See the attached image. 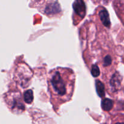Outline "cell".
<instances>
[{"label": "cell", "mask_w": 124, "mask_h": 124, "mask_svg": "<svg viewBox=\"0 0 124 124\" xmlns=\"http://www.w3.org/2000/svg\"><path fill=\"white\" fill-rule=\"evenodd\" d=\"M51 102L55 110L70 101L75 90V75L69 68L58 67L50 71L47 78Z\"/></svg>", "instance_id": "6da1fadb"}, {"label": "cell", "mask_w": 124, "mask_h": 124, "mask_svg": "<svg viewBox=\"0 0 124 124\" xmlns=\"http://www.w3.org/2000/svg\"><path fill=\"white\" fill-rule=\"evenodd\" d=\"M6 102L12 113L19 115L25 111V105L19 92H9L5 97Z\"/></svg>", "instance_id": "7a4b0ae2"}, {"label": "cell", "mask_w": 124, "mask_h": 124, "mask_svg": "<svg viewBox=\"0 0 124 124\" xmlns=\"http://www.w3.org/2000/svg\"><path fill=\"white\" fill-rule=\"evenodd\" d=\"M73 24L77 25L83 19L86 13V6L84 2L81 0H77L73 4Z\"/></svg>", "instance_id": "3957f363"}, {"label": "cell", "mask_w": 124, "mask_h": 124, "mask_svg": "<svg viewBox=\"0 0 124 124\" xmlns=\"http://www.w3.org/2000/svg\"><path fill=\"white\" fill-rule=\"evenodd\" d=\"M47 4L43 7H39V10H42L41 12L46 14L50 18H53L57 16V15L60 14L61 9L60 6L58 1H46Z\"/></svg>", "instance_id": "277c9868"}, {"label": "cell", "mask_w": 124, "mask_h": 124, "mask_svg": "<svg viewBox=\"0 0 124 124\" xmlns=\"http://www.w3.org/2000/svg\"><path fill=\"white\" fill-rule=\"evenodd\" d=\"M98 14H99V18H100L103 25H105L107 27H109L111 24V22H110L108 12H107V10L105 8H102L99 10Z\"/></svg>", "instance_id": "5b68a950"}, {"label": "cell", "mask_w": 124, "mask_h": 124, "mask_svg": "<svg viewBox=\"0 0 124 124\" xmlns=\"http://www.w3.org/2000/svg\"><path fill=\"white\" fill-rule=\"evenodd\" d=\"M122 76L118 73H116L113 75L110 80V85L113 88L117 89L121 85V81H122Z\"/></svg>", "instance_id": "8992f818"}, {"label": "cell", "mask_w": 124, "mask_h": 124, "mask_svg": "<svg viewBox=\"0 0 124 124\" xmlns=\"http://www.w3.org/2000/svg\"><path fill=\"white\" fill-rule=\"evenodd\" d=\"M102 108L105 111H109L112 109L113 106V102L112 100L108 98H105L102 101Z\"/></svg>", "instance_id": "52a82bcc"}, {"label": "cell", "mask_w": 124, "mask_h": 124, "mask_svg": "<svg viewBox=\"0 0 124 124\" xmlns=\"http://www.w3.org/2000/svg\"><path fill=\"white\" fill-rule=\"evenodd\" d=\"M23 99L25 102L27 104H31L33 101V93L31 90L25 91L23 94Z\"/></svg>", "instance_id": "ba28073f"}, {"label": "cell", "mask_w": 124, "mask_h": 124, "mask_svg": "<svg viewBox=\"0 0 124 124\" xmlns=\"http://www.w3.org/2000/svg\"><path fill=\"white\" fill-rule=\"evenodd\" d=\"M96 91L98 95L101 98L105 97V87L104 85L100 81L97 80L96 82Z\"/></svg>", "instance_id": "9c48e42d"}, {"label": "cell", "mask_w": 124, "mask_h": 124, "mask_svg": "<svg viewBox=\"0 0 124 124\" xmlns=\"http://www.w3.org/2000/svg\"><path fill=\"white\" fill-rule=\"evenodd\" d=\"M91 73H92V75L95 78L98 77L99 76V75H100V70H99V68L98 66V65L94 64V65H92V69H91Z\"/></svg>", "instance_id": "30bf717a"}, {"label": "cell", "mask_w": 124, "mask_h": 124, "mask_svg": "<svg viewBox=\"0 0 124 124\" xmlns=\"http://www.w3.org/2000/svg\"><path fill=\"white\" fill-rule=\"evenodd\" d=\"M112 63V58L110 55H106L103 58V66L108 67Z\"/></svg>", "instance_id": "8fae6325"}, {"label": "cell", "mask_w": 124, "mask_h": 124, "mask_svg": "<svg viewBox=\"0 0 124 124\" xmlns=\"http://www.w3.org/2000/svg\"><path fill=\"white\" fill-rule=\"evenodd\" d=\"M115 124H124V123H123V122H117Z\"/></svg>", "instance_id": "7c38bea8"}]
</instances>
